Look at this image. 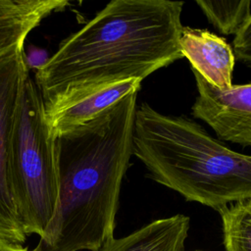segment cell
Masks as SVG:
<instances>
[{
  "instance_id": "cell-1",
  "label": "cell",
  "mask_w": 251,
  "mask_h": 251,
  "mask_svg": "<svg viewBox=\"0 0 251 251\" xmlns=\"http://www.w3.org/2000/svg\"><path fill=\"white\" fill-rule=\"evenodd\" d=\"M137 93L57 136L59 202L37 251H100L114 238L122 182L132 155Z\"/></svg>"
},
{
  "instance_id": "cell-2",
  "label": "cell",
  "mask_w": 251,
  "mask_h": 251,
  "mask_svg": "<svg viewBox=\"0 0 251 251\" xmlns=\"http://www.w3.org/2000/svg\"><path fill=\"white\" fill-rule=\"evenodd\" d=\"M183 5L169 0L109 2L36 68L34 81L43 98L68 88L141 81L182 58Z\"/></svg>"
},
{
  "instance_id": "cell-3",
  "label": "cell",
  "mask_w": 251,
  "mask_h": 251,
  "mask_svg": "<svg viewBox=\"0 0 251 251\" xmlns=\"http://www.w3.org/2000/svg\"><path fill=\"white\" fill-rule=\"evenodd\" d=\"M132 155L156 182L219 210L251 199V155L235 152L194 121L137 106Z\"/></svg>"
},
{
  "instance_id": "cell-4",
  "label": "cell",
  "mask_w": 251,
  "mask_h": 251,
  "mask_svg": "<svg viewBox=\"0 0 251 251\" xmlns=\"http://www.w3.org/2000/svg\"><path fill=\"white\" fill-rule=\"evenodd\" d=\"M11 168L15 202L24 232L41 237L59 202L58 145L45 117L43 95L29 75L21 97Z\"/></svg>"
},
{
  "instance_id": "cell-5",
  "label": "cell",
  "mask_w": 251,
  "mask_h": 251,
  "mask_svg": "<svg viewBox=\"0 0 251 251\" xmlns=\"http://www.w3.org/2000/svg\"><path fill=\"white\" fill-rule=\"evenodd\" d=\"M25 46L0 58V239L23 244L24 232L15 202L12 144L24 85L29 75Z\"/></svg>"
},
{
  "instance_id": "cell-6",
  "label": "cell",
  "mask_w": 251,
  "mask_h": 251,
  "mask_svg": "<svg viewBox=\"0 0 251 251\" xmlns=\"http://www.w3.org/2000/svg\"><path fill=\"white\" fill-rule=\"evenodd\" d=\"M192 73L198 91L192 116L206 123L220 139L251 146V82L220 90Z\"/></svg>"
},
{
  "instance_id": "cell-7",
  "label": "cell",
  "mask_w": 251,
  "mask_h": 251,
  "mask_svg": "<svg viewBox=\"0 0 251 251\" xmlns=\"http://www.w3.org/2000/svg\"><path fill=\"white\" fill-rule=\"evenodd\" d=\"M140 82L131 79L61 90L44 99L48 125L55 136H59L91 121L126 94L138 91Z\"/></svg>"
},
{
  "instance_id": "cell-8",
  "label": "cell",
  "mask_w": 251,
  "mask_h": 251,
  "mask_svg": "<svg viewBox=\"0 0 251 251\" xmlns=\"http://www.w3.org/2000/svg\"><path fill=\"white\" fill-rule=\"evenodd\" d=\"M178 44L181 56L189 61L191 70L210 85L220 90L232 86L235 56L225 38L207 29L183 26Z\"/></svg>"
},
{
  "instance_id": "cell-9",
  "label": "cell",
  "mask_w": 251,
  "mask_h": 251,
  "mask_svg": "<svg viewBox=\"0 0 251 251\" xmlns=\"http://www.w3.org/2000/svg\"><path fill=\"white\" fill-rule=\"evenodd\" d=\"M68 5L67 0H0V58L25 46L26 36L44 19Z\"/></svg>"
},
{
  "instance_id": "cell-10",
  "label": "cell",
  "mask_w": 251,
  "mask_h": 251,
  "mask_svg": "<svg viewBox=\"0 0 251 251\" xmlns=\"http://www.w3.org/2000/svg\"><path fill=\"white\" fill-rule=\"evenodd\" d=\"M189 222L180 214L159 219L129 235L113 238L100 251H183Z\"/></svg>"
},
{
  "instance_id": "cell-11",
  "label": "cell",
  "mask_w": 251,
  "mask_h": 251,
  "mask_svg": "<svg viewBox=\"0 0 251 251\" xmlns=\"http://www.w3.org/2000/svg\"><path fill=\"white\" fill-rule=\"evenodd\" d=\"M226 251H251V199L218 210Z\"/></svg>"
},
{
  "instance_id": "cell-12",
  "label": "cell",
  "mask_w": 251,
  "mask_h": 251,
  "mask_svg": "<svg viewBox=\"0 0 251 251\" xmlns=\"http://www.w3.org/2000/svg\"><path fill=\"white\" fill-rule=\"evenodd\" d=\"M196 4L208 21L223 34H236L251 15V1H205Z\"/></svg>"
},
{
  "instance_id": "cell-13",
  "label": "cell",
  "mask_w": 251,
  "mask_h": 251,
  "mask_svg": "<svg viewBox=\"0 0 251 251\" xmlns=\"http://www.w3.org/2000/svg\"><path fill=\"white\" fill-rule=\"evenodd\" d=\"M234 56L251 68V15L232 41Z\"/></svg>"
},
{
  "instance_id": "cell-14",
  "label": "cell",
  "mask_w": 251,
  "mask_h": 251,
  "mask_svg": "<svg viewBox=\"0 0 251 251\" xmlns=\"http://www.w3.org/2000/svg\"><path fill=\"white\" fill-rule=\"evenodd\" d=\"M0 251H37L36 249L28 250L25 247H23L22 244L9 242L3 239H0Z\"/></svg>"
}]
</instances>
